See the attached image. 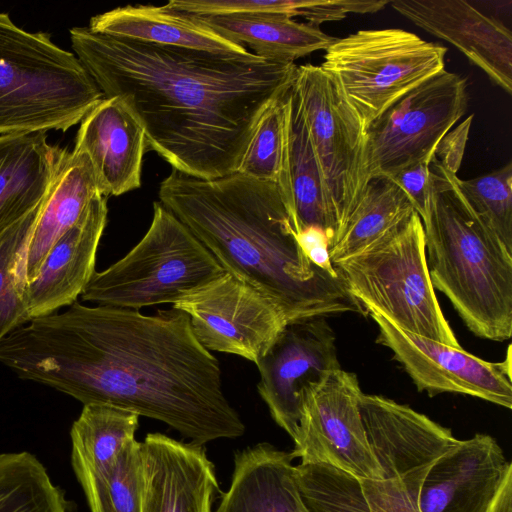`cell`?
I'll return each instance as SVG.
<instances>
[{"label": "cell", "mask_w": 512, "mask_h": 512, "mask_svg": "<svg viewBox=\"0 0 512 512\" xmlns=\"http://www.w3.org/2000/svg\"><path fill=\"white\" fill-rule=\"evenodd\" d=\"M0 364L84 405L164 422L196 445L245 432L218 360L174 307L148 315L76 301L10 332L0 342Z\"/></svg>", "instance_id": "cell-1"}, {"label": "cell", "mask_w": 512, "mask_h": 512, "mask_svg": "<svg viewBox=\"0 0 512 512\" xmlns=\"http://www.w3.org/2000/svg\"><path fill=\"white\" fill-rule=\"evenodd\" d=\"M73 53L105 98L141 123L147 149L199 179L237 172L262 115L293 84L294 62L159 46L69 31Z\"/></svg>", "instance_id": "cell-2"}, {"label": "cell", "mask_w": 512, "mask_h": 512, "mask_svg": "<svg viewBox=\"0 0 512 512\" xmlns=\"http://www.w3.org/2000/svg\"><path fill=\"white\" fill-rule=\"evenodd\" d=\"M158 197L226 272L271 298L290 323L367 315L339 272L325 271L305 255L277 182L237 172L206 180L172 170Z\"/></svg>", "instance_id": "cell-3"}, {"label": "cell", "mask_w": 512, "mask_h": 512, "mask_svg": "<svg viewBox=\"0 0 512 512\" xmlns=\"http://www.w3.org/2000/svg\"><path fill=\"white\" fill-rule=\"evenodd\" d=\"M456 178L447 172L422 218L430 280L474 335L503 342L512 335V252L474 213Z\"/></svg>", "instance_id": "cell-4"}, {"label": "cell", "mask_w": 512, "mask_h": 512, "mask_svg": "<svg viewBox=\"0 0 512 512\" xmlns=\"http://www.w3.org/2000/svg\"><path fill=\"white\" fill-rule=\"evenodd\" d=\"M103 98L74 53L0 12V136L66 132Z\"/></svg>", "instance_id": "cell-5"}, {"label": "cell", "mask_w": 512, "mask_h": 512, "mask_svg": "<svg viewBox=\"0 0 512 512\" xmlns=\"http://www.w3.org/2000/svg\"><path fill=\"white\" fill-rule=\"evenodd\" d=\"M350 294L400 329L460 347L432 286L425 234L415 211L365 250L333 264Z\"/></svg>", "instance_id": "cell-6"}, {"label": "cell", "mask_w": 512, "mask_h": 512, "mask_svg": "<svg viewBox=\"0 0 512 512\" xmlns=\"http://www.w3.org/2000/svg\"><path fill=\"white\" fill-rule=\"evenodd\" d=\"M225 273L211 252L160 202L151 224L121 259L95 272L84 301L139 310L178 302Z\"/></svg>", "instance_id": "cell-7"}, {"label": "cell", "mask_w": 512, "mask_h": 512, "mask_svg": "<svg viewBox=\"0 0 512 512\" xmlns=\"http://www.w3.org/2000/svg\"><path fill=\"white\" fill-rule=\"evenodd\" d=\"M447 48L399 28L363 29L325 50L322 70L364 130L406 93L443 71Z\"/></svg>", "instance_id": "cell-8"}, {"label": "cell", "mask_w": 512, "mask_h": 512, "mask_svg": "<svg viewBox=\"0 0 512 512\" xmlns=\"http://www.w3.org/2000/svg\"><path fill=\"white\" fill-rule=\"evenodd\" d=\"M292 86L298 95L331 202L337 227L334 244L370 180L365 130L334 81L320 66H297Z\"/></svg>", "instance_id": "cell-9"}, {"label": "cell", "mask_w": 512, "mask_h": 512, "mask_svg": "<svg viewBox=\"0 0 512 512\" xmlns=\"http://www.w3.org/2000/svg\"><path fill=\"white\" fill-rule=\"evenodd\" d=\"M467 84L446 71L430 77L390 106L365 130L370 179L391 177L434 154L467 109Z\"/></svg>", "instance_id": "cell-10"}, {"label": "cell", "mask_w": 512, "mask_h": 512, "mask_svg": "<svg viewBox=\"0 0 512 512\" xmlns=\"http://www.w3.org/2000/svg\"><path fill=\"white\" fill-rule=\"evenodd\" d=\"M362 394L356 374L341 368L309 384L302 393L293 458L329 465L360 480L383 479L364 428Z\"/></svg>", "instance_id": "cell-11"}, {"label": "cell", "mask_w": 512, "mask_h": 512, "mask_svg": "<svg viewBox=\"0 0 512 512\" xmlns=\"http://www.w3.org/2000/svg\"><path fill=\"white\" fill-rule=\"evenodd\" d=\"M172 307L189 316L196 338L210 352L255 364L290 324L276 302L226 271Z\"/></svg>", "instance_id": "cell-12"}, {"label": "cell", "mask_w": 512, "mask_h": 512, "mask_svg": "<svg viewBox=\"0 0 512 512\" xmlns=\"http://www.w3.org/2000/svg\"><path fill=\"white\" fill-rule=\"evenodd\" d=\"M378 327L376 342L387 347L418 391L430 397L460 393L511 409V345L506 360L485 361L453 347L404 331L373 309H366Z\"/></svg>", "instance_id": "cell-13"}, {"label": "cell", "mask_w": 512, "mask_h": 512, "mask_svg": "<svg viewBox=\"0 0 512 512\" xmlns=\"http://www.w3.org/2000/svg\"><path fill=\"white\" fill-rule=\"evenodd\" d=\"M256 366L259 395L273 420L293 439L304 389L341 368L335 333L324 317L290 323Z\"/></svg>", "instance_id": "cell-14"}, {"label": "cell", "mask_w": 512, "mask_h": 512, "mask_svg": "<svg viewBox=\"0 0 512 512\" xmlns=\"http://www.w3.org/2000/svg\"><path fill=\"white\" fill-rule=\"evenodd\" d=\"M360 411L383 478L426 474L459 441L450 429L381 395L363 393Z\"/></svg>", "instance_id": "cell-15"}, {"label": "cell", "mask_w": 512, "mask_h": 512, "mask_svg": "<svg viewBox=\"0 0 512 512\" xmlns=\"http://www.w3.org/2000/svg\"><path fill=\"white\" fill-rule=\"evenodd\" d=\"M400 15L462 52L508 94L512 93V34L499 20L464 0H393Z\"/></svg>", "instance_id": "cell-16"}, {"label": "cell", "mask_w": 512, "mask_h": 512, "mask_svg": "<svg viewBox=\"0 0 512 512\" xmlns=\"http://www.w3.org/2000/svg\"><path fill=\"white\" fill-rule=\"evenodd\" d=\"M496 439L475 434L442 455L417 495L419 512H486L511 467Z\"/></svg>", "instance_id": "cell-17"}, {"label": "cell", "mask_w": 512, "mask_h": 512, "mask_svg": "<svg viewBox=\"0 0 512 512\" xmlns=\"http://www.w3.org/2000/svg\"><path fill=\"white\" fill-rule=\"evenodd\" d=\"M145 131L118 97L101 99L81 120L72 151L85 154L101 195L119 196L141 186Z\"/></svg>", "instance_id": "cell-18"}, {"label": "cell", "mask_w": 512, "mask_h": 512, "mask_svg": "<svg viewBox=\"0 0 512 512\" xmlns=\"http://www.w3.org/2000/svg\"><path fill=\"white\" fill-rule=\"evenodd\" d=\"M142 444L145 489L141 512H212L219 490L203 446L149 433Z\"/></svg>", "instance_id": "cell-19"}, {"label": "cell", "mask_w": 512, "mask_h": 512, "mask_svg": "<svg viewBox=\"0 0 512 512\" xmlns=\"http://www.w3.org/2000/svg\"><path fill=\"white\" fill-rule=\"evenodd\" d=\"M107 197L98 195L82 218L51 248L26 288L28 320L75 303L96 272V254L107 224Z\"/></svg>", "instance_id": "cell-20"}, {"label": "cell", "mask_w": 512, "mask_h": 512, "mask_svg": "<svg viewBox=\"0 0 512 512\" xmlns=\"http://www.w3.org/2000/svg\"><path fill=\"white\" fill-rule=\"evenodd\" d=\"M277 184L298 234L307 228L320 229L326 234L330 249L336 236V222L293 86L284 97V149Z\"/></svg>", "instance_id": "cell-21"}, {"label": "cell", "mask_w": 512, "mask_h": 512, "mask_svg": "<svg viewBox=\"0 0 512 512\" xmlns=\"http://www.w3.org/2000/svg\"><path fill=\"white\" fill-rule=\"evenodd\" d=\"M68 154L46 133L0 136V231L44 200Z\"/></svg>", "instance_id": "cell-22"}, {"label": "cell", "mask_w": 512, "mask_h": 512, "mask_svg": "<svg viewBox=\"0 0 512 512\" xmlns=\"http://www.w3.org/2000/svg\"><path fill=\"white\" fill-rule=\"evenodd\" d=\"M88 27L102 34L159 46L245 55V47L218 35L196 17L166 4L126 5L93 16Z\"/></svg>", "instance_id": "cell-23"}, {"label": "cell", "mask_w": 512, "mask_h": 512, "mask_svg": "<svg viewBox=\"0 0 512 512\" xmlns=\"http://www.w3.org/2000/svg\"><path fill=\"white\" fill-rule=\"evenodd\" d=\"M291 453L268 443L235 455L229 490L215 512H308L299 493Z\"/></svg>", "instance_id": "cell-24"}, {"label": "cell", "mask_w": 512, "mask_h": 512, "mask_svg": "<svg viewBox=\"0 0 512 512\" xmlns=\"http://www.w3.org/2000/svg\"><path fill=\"white\" fill-rule=\"evenodd\" d=\"M101 195L92 165L83 153L69 152L37 218L27 257V284L36 275L54 244Z\"/></svg>", "instance_id": "cell-25"}, {"label": "cell", "mask_w": 512, "mask_h": 512, "mask_svg": "<svg viewBox=\"0 0 512 512\" xmlns=\"http://www.w3.org/2000/svg\"><path fill=\"white\" fill-rule=\"evenodd\" d=\"M194 16V15H192ZM223 38L263 59L295 62L335 40L318 26L279 15L194 16Z\"/></svg>", "instance_id": "cell-26"}, {"label": "cell", "mask_w": 512, "mask_h": 512, "mask_svg": "<svg viewBox=\"0 0 512 512\" xmlns=\"http://www.w3.org/2000/svg\"><path fill=\"white\" fill-rule=\"evenodd\" d=\"M415 209L406 194L389 178L368 181L355 210L329 249L333 264L351 257L403 225Z\"/></svg>", "instance_id": "cell-27"}, {"label": "cell", "mask_w": 512, "mask_h": 512, "mask_svg": "<svg viewBox=\"0 0 512 512\" xmlns=\"http://www.w3.org/2000/svg\"><path fill=\"white\" fill-rule=\"evenodd\" d=\"M139 417L112 405H84L70 432L77 478L109 467L124 446L135 439Z\"/></svg>", "instance_id": "cell-28"}, {"label": "cell", "mask_w": 512, "mask_h": 512, "mask_svg": "<svg viewBox=\"0 0 512 512\" xmlns=\"http://www.w3.org/2000/svg\"><path fill=\"white\" fill-rule=\"evenodd\" d=\"M43 201L0 231V342L29 321L26 302L27 257Z\"/></svg>", "instance_id": "cell-29"}, {"label": "cell", "mask_w": 512, "mask_h": 512, "mask_svg": "<svg viewBox=\"0 0 512 512\" xmlns=\"http://www.w3.org/2000/svg\"><path fill=\"white\" fill-rule=\"evenodd\" d=\"M0 512H70V507L34 455L0 453Z\"/></svg>", "instance_id": "cell-30"}, {"label": "cell", "mask_w": 512, "mask_h": 512, "mask_svg": "<svg viewBox=\"0 0 512 512\" xmlns=\"http://www.w3.org/2000/svg\"><path fill=\"white\" fill-rule=\"evenodd\" d=\"M77 479L91 512H141L145 489L141 442L133 439L109 467Z\"/></svg>", "instance_id": "cell-31"}, {"label": "cell", "mask_w": 512, "mask_h": 512, "mask_svg": "<svg viewBox=\"0 0 512 512\" xmlns=\"http://www.w3.org/2000/svg\"><path fill=\"white\" fill-rule=\"evenodd\" d=\"M294 474L308 512H371L361 480L345 471L300 463Z\"/></svg>", "instance_id": "cell-32"}, {"label": "cell", "mask_w": 512, "mask_h": 512, "mask_svg": "<svg viewBox=\"0 0 512 512\" xmlns=\"http://www.w3.org/2000/svg\"><path fill=\"white\" fill-rule=\"evenodd\" d=\"M465 201L512 252V162L472 179L456 178Z\"/></svg>", "instance_id": "cell-33"}, {"label": "cell", "mask_w": 512, "mask_h": 512, "mask_svg": "<svg viewBox=\"0 0 512 512\" xmlns=\"http://www.w3.org/2000/svg\"><path fill=\"white\" fill-rule=\"evenodd\" d=\"M285 95L260 118L242 156L237 173L258 180L278 181L284 149Z\"/></svg>", "instance_id": "cell-34"}, {"label": "cell", "mask_w": 512, "mask_h": 512, "mask_svg": "<svg viewBox=\"0 0 512 512\" xmlns=\"http://www.w3.org/2000/svg\"><path fill=\"white\" fill-rule=\"evenodd\" d=\"M425 475L361 480L371 512H419L417 495Z\"/></svg>", "instance_id": "cell-35"}, {"label": "cell", "mask_w": 512, "mask_h": 512, "mask_svg": "<svg viewBox=\"0 0 512 512\" xmlns=\"http://www.w3.org/2000/svg\"><path fill=\"white\" fill-rule=\"evenodd\" d=\"M446 173L447 170L435 159L433 154L425 160L403 168L389 179L406 194L422 219L436 185L445 177Z\"/></svg>", "instance_id": "cell-36"}, {"label": "cell", "mask_w": 512, "mask_h": 512, "mask_svg": "<svg viewBox=\"0 0 512 512\" xmlns=\"http://www.w3.org/2000/svg\"><path fill=\"white\" fill-rule=\"evenodd\" d=\"M473 115L451 129L438 143L435 159L450 173L456 174L462 162Z\"/></svg>", "instance_id": "cell-37"}, {"label": "cell", "mask_w": 512, "mask_h": 512, "mask_svg": "<svg viewBox=\"0 0 512 512\" xmlns=\"http://www.w3.org/2000/svg\"><path fill=\"white\" fill-rule=\"evenodd\" d=\"M298 241L305 255L314 265L332 274H338L330 260L329 240L322 230L304 229L298 234Z\"/></svg>", "instance_id": "cell-38"}, {"label": "cell", "mask_w": 512, "mask_h": 512, "mask_svg": "<svg viewBox=\"0 0 512 512\" xmlns=\"http://www.w3.org/2000/svg\"><path fill=\"white\" fill-rule=\"evenodd\" d=\"M486 512H512V466L506 471Z\"/></svg>", "instance_id": "cell-39"}]
</instances>
